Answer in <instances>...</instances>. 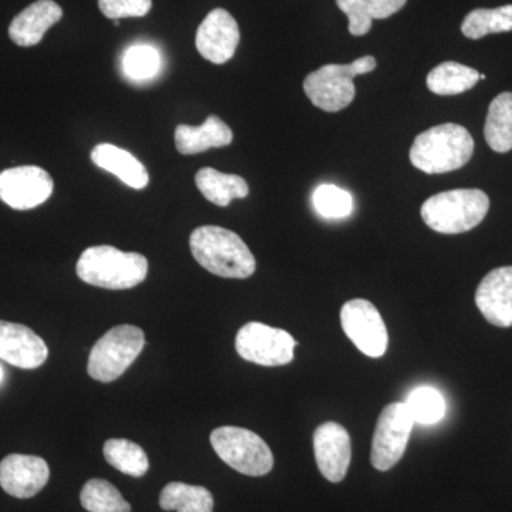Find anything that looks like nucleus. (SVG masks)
<instances>
[{"label": "nucleus", "mask_w": 512, "mask_h": 512, "mask_svg": "<svg viewBox=\"0 0 512 512\" xmlns=\"http://www.w3.org/2000/svg\"><path fill=\"white\" fill-rule=\"evenodd\" d=\"M160 507L164 511L212 512L214 497L200 485L170 483L161 491Z\"/></svg>", "instance_id": "obj_24"}, {"label": "nucleus", "mask_w": 512, "mask_h": 512, "mask_svg": "<svg viewBox=\"0 0 512 512\" xmlns=\"http://www.w3.org/2000/svg\"><path fill=\"white\" fill-rule=\"evenodd\" d=\"M90 157L97 167L116 175L120 181L134 190H144L150 183L146 165L123 148L113 144H99L93 148Z\"/></svg>", "instance_id": "obj_19"}, {"label": "nucleus", "mask_w": 512, "mask_h": 512, "mask_svg": "<svg viewBox=\"0 0 512 512\" xmlns=\"http://www.w3.org/2000/svg\"><path fill=\"white\" fill-rule=\"evenodd\" d=\"M80 503L89 512H131V505L109 481L93 478L80 493Z\"/></svg>", "instance_id": "obj_27"}, {"label": "nucleus", "mask_w": 512, "mask_h": 512, "mask_svg": "<svg viewBox=\"0 0 512 512\" xmlns=\"http://www.w3.org/2000/svg\"><path fill=\"white\" fill-rule=\"evenodd\" d=\"M151 6L153 0H99L101 13L111 20L143 18Z\"/></svg>", "instance_id": "obj_31"}, {"label": "nucleus", "mask_w": 512, "mask_h": 512, "mask_svg": "<svg viewBox=\"0 0 512 512\" xmlns=\"http://www.w3.org/2000/svg\"><path fill=\"white\" fill-rule=\"evenodd\" d=\"M53 178L36 165L8 168L0 173V200L13 210L39 207L53 194Z\"/></svg>", "instance_id": "obj_11"}, {"label": "nucleus", "mask_w": 512, "mask_h": 512, "mask_svg": "<svg viewBox=\"0 0 512 512\" xmlns=\"http://www.w3.org/2000/svg\"><path fill=\"white\" fill-rule=\"evenodd\" d=\"M480 73L457 62H444L434 67L427 76V87L439 96H456L473 89Z\"/></svg>", "instance_id": "obj_23"}, {"label": "nucleus", "mask_w": 512, "mask_h": 512, "mask_svg": "<svg viewBox=\"0 0 512 512\" xmlns=\"http://www.w3.org/2000/svg\"><path fill=\"white\" fill-rule=\"evenodd\" d=\"M63 18V10L53 0H37L12 20L9 37L20 47L39 45L47 30Z\"/></svg>", "instance_id": "obj_17"}, {"label": "nucleus", "mask_w": 512, "mask_h": 512, "mask_svg": "<svg viewBox=\"0 0 512 512\" xmlns=\"http://www.w3.org/2000/svg\"><path fill=\"white\" fill-rule=\"evenodd\" d=\"M316 464L330 483H340L348 474L352 460V441L348 430L335 421L320 424L313 434Z\"/></svg>", "instance_id": "obj_13"}, {"label": "nucleus", "mask_w": 512, "mask_h": 512, "mask_svg": "<svg viewBox=\"0 0 512 512\" xmlns=\"http://www.w3.org/2000/svg\"><path fill=\"white\" fill-rule=\"evenodd\" d=\"M175 147L183 156H195L211 148L227 147L234 140L231 128L220 117L210 116L200 127L180 124L175 128Z\"/></svg>", "instance_id": "obj_18"}, {"label": "nucleus", "mask_w": 512, "mask_h": 512, "mask_svg": "<svg viewBox=\"0 0 512 512\" xmlns=\"http://www.w3.org/2000/svg\"><path fill=\"white\" fill-rule=\"evenodd\" d=\"M298 342L284 329L261 322H249L238 330L235 348L247 362L261 366H285L295 356Z\"/></svg>", "instance_id": "obj_8"}, {"label": "nucleus", "mask_w": 512, "mask_h": 512, "mask_svg": "<svg viewBox=\"0 0 512 512\" xmlns=\"http://www.w3.org/2000/svg\"><path fill=\"white\" fill-rule=\"evenodd\" d=\"M490 210V198L481 190H451L433 195L421 205V218L440 234L471 231L483 222Z\"/></svg>", "instance_id": "obj_4"}, {"label": "nucleus", "mask_w": 512, "mask_h": 512, "mask_svg": "<svg viewBox=\"0 0 512 512\" xmlns=\"http://www.w3.org/2000/svg\"><path fill=\"white\" fill-rule=\"evenodd\" d=\"M241 33L234 16L225 9H214L202 20L195 36V46L205 60L224 64L237 52Z\"/></svg>", "instance_id": "obj_12"}, {"label": "nucleus", "mask_w": 512, "mask_h": 512, "mask_svg": "<svg viewBox=\"0 0 512 512\" xmlns=\"http://www.w3.org/2000/svg\"><path fill=\"white\" fill-rule=\"evenodd\" d=\"M461 32L473 40L483 39L493 33L512 32V5L473 10L464 19Z\"/></svg>", "instance_id": "obj_26"}, {"label": "nucleus", "mask_w": 512, "mask_h": 512, "mask_svg": "<svg viewBox=\"0 0 512 512\" xmlns=\"http://www.w3.org/2000/svg\"><path fill=\"white\" fill-rule=\"evenodd\" d=\"M49 349L28 326L0 320V359L19 369H37L46 362Z\"/></svg>", "instance_id": "obj_15"}, {"label": "nucleus", "mask_w": 512, "mask_h": 512, "mask_svg": "<svg viewBox=\"0 0 512 512\" xmlns=\"http://www.w3.org/2000/svg\"><path fill=\"white\" fill-rule=\"evenodd\" d=\"M413 424L406 403H392L384 407L377 421L370 454L376 470H392L402 460L412 436Z\"/></svg>", "instance_id": "obj_9"}, {"label": "nucleus", "mask_w": 512, "mask_h": 512, "mask_svg": "<svg viewBox=\"0 0 512 512\" xmlns=\"http://www.w3.org/2000/svg\"><path fill=\"white\" fill-rule=\"evenodd\" d=\"M477 308L498 328L512 326V266L494 269L484 276L476 292Z\"/></svg>", "instance_id": "obj_16"}, {"label": "nucleus", "mask_w": 512, "mask_h": 512, "mask_svg": "<svg viewBox=\"0 0 512 512\" xmlns=\"http://www.w3.org/2000/svg\"><path fill=\"white\" fill-rule=\"evenodd\" d=\"M49 464L43 458L10 454L0 463V485L12 497L32 498L46 487Z\"/></svg>", "instance_id": "obj_14"}, {"label": "nucleus", "mask_w": 512, "mask_h": 512, "mask_svg": "<svg viewBox=\"0 0 512 512\" xmlns=\"http://www.w3.org/2000/svg\"><path fill=\"white\" fill-rule=\"evenodd\" d=\"M406 406L414 423L423 426L439 423L446 416V400L434 387L421 386L414 389L407 397Z\"/></svg>", "instance_id": "obj_28"}, {"label": "nucleus", "mask_w": 512, "mask_h": 512, "mask_svg": "<svg viewBox=\"0 0 512 512\" xmlns=\"http://www.w3.org/2000/svg\"><path fill=\"white\" fill-rule=\"evenodd\" d=\"M484 137L497 153L512 150V93L498 94L491 101L485 120Z\"/></svg>", "instance_id": "obj_22"}, {"label": "nucleus", "mask_w": 512, "mask_h": 512, "mask_svg": "<svg viewBox=\"0 0 512 512\" xmlns=\"http://www.w3.org/2000/svg\"><path fill=\"white\" fill-rule=\"evenodd\" d=\"M211 446L229 467L245 476H266L274 468L271 448L254 431L225 426L211 433Z\"/></svg>", "instance_id": "obj_7"}, {"label": "nucleus", "mask_w": 512, "mask_h": 512, "mask_svg": "<svg viewBox=\"0 0 512 512\" xmlns=\"http://www.w3.org/2000/svg\"><path fill=\"white\" fill-rule=\"evenodd\" d=\"M474 140L467 128L446 123L431 127L414 138L410 161L426 174H444L460 170L471 160Z\"/></svg>", "instance_id": "obj_2"}, {"label": "nucleus", "mask_w": 512, "mask_h": 512, "mask_svg": "<svg viewBox=\"0 0 512 512\" xmlns=\"http://www.w3.org/2000/svg\"><path fill=\"white\" fill-rule=\"evenodd\" d=\"M146 346V336L137 326L110 329L90 350L87 373L101 383H111L124 375Z\"/></svg>", "instance_id": "obj_6"}, {"label": "nucleus", "mask_w": 512, "mask_h": 512, "mask_svg": "<svg viewBox=\"0 0 512 512\" xmlns=\"http://www.w3.org/2000/svg\"><path fill=\"white\" fill-rule=\"evenodd\" d=\"M313 207L326 220H343L355 210L350 192L333 184H322L313 192Z\"/></svg>", "instance_id": "obj_29"}, {"label": "nucleus", "mask_w": 512, "mask_h": 512, "mask_svg": "<svg viewBox=\"0 0 512 512\" xmlns=\"http://www.w3.org/2000/svg\"><path fill=\"white\" fill-rule=\"evenodd\" d=\"M339 9L348 16L349 32L365 36L375 19H387L399 12L407 0H336Z\"/></svg>", "instance_id": "obj_21"}, {"label": "nucleus", "mask_w": 512, "mask_h": 512, "mask_svg": "<svg viewBox=\"0 0 512 512\" xmlns=\"http://www.w3.org/2000/svg\"><path fill=\"white\" fill-rule=\"evenodd\" d=\"M377 62L373 56L360 57L350 64H326L306 76L303 90L313 106L328 113L346 109L356 96L355 79L373 72Z\"/></svg>", "instance_id": "obj_5"}, {"label": "nucleus", "mask_w": 512, "mask_h": 512, "mask_svg": "<svg viewBox=\"0 0 512 512\" xmlns=\"http://www.w3.org/2000/svg\"><path fill=\"white\" fill-rule=\"evenodd\" d=\"M77 276L97 288L123 291L146 281L148 261L137 252H123L110 245L87 248L76 265Z\"/></svg>", "instance_id": "obj_3"}, {"label": "nucleus", "mask_w": 512, "mask_h": 512, "mask_svg": "<svg viewBox=\"0 0 512 512\" xmlns=\"http://www.w3.org/2000/svg\"><path fill=\"white\" fill-rule=\"evenodd\" d=\"M3 380V369L2 366H0V383H2Z\"/></svg>", "instance_id": "obj_32"}, {"label": "nucleus", "mask_w": 512, "mask_h": 512, "mask_svg": "<svg viewBox=\"0 0 512 512\" xmlns=\"http://www.w3.org/2000/svg\"><path fill=\"white\" fill-rule=\"evenodd\" d=\"M191 254L212 275L228 279H247L254 275L255 256L235 232L205 225L192 232Z\"/></svg>", "instance_id": "obj_1"}, {"label": "nucleus", "mask_w": 512, "mask_h": 512, "mask_svg": "<svg viewBox=\"0 0 512 512\" xmlns=\"http://www.w3.org/2000/svg\"><path fill=\"white\" fill-rule=\"evenodd\" d=\"M195 185L208 201L218 207H228L232 200H242L249 194V185L244 178L210 167L201 168L195 174Z\"/></svg>", "instance_id": "obj_20"}, {"label": "nucleus", "mask_w": 512, "mask_h": 512, "mask_svg": "<svg viewBox=\"0 0 512 512\" xmlns=\"http://www.w3.org/2000/svg\"><path fill=\"white\" fill-rule=\"evenodd\" d=\"M340 323L346 336L360 352L382 357L389 346V333L376 306L366 299H352L342 306Z\"/></svg>", "instance_id": "obj_10"}, {"label": "nucleus", "mask_w": 512, "mask_h": 512, "mask_svg": "<svg viewBox=\"0 0 512 512\" xmlns=\"http://www.w3.org/2000/svg\"><path fill=\"white\" fill-rule=\"evenodd\" d=\"M103 453L111 467L130 477L146 476L148 467H150L146 451L130 440H107Z\"/></svg>", "instance_id": "obj_25"}, {"label": "nucleus", "mask_w": 512, "mask_h": 512, "mask_svg": "<svg viewBox=\"0 0 512 512\" xmlns=\"http://www.w3.org/2000/svg\"><path fill=\"white\" fill-rule=\"evenodd\" d=\"M161 56L156 47L137 45L130 47L123 57V72L128 79L148 80L160 72Z\"/></svg>", "instance_id": "obj_30"}]
</instances>
